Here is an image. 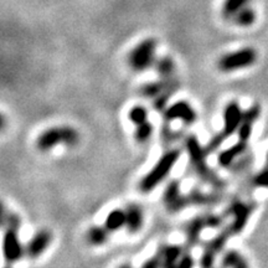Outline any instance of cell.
<instances>
[{
	"instance_id": "cell-22",
	"label": "cell",
	"mask_w": 268,
	"mask_h": 268,
	"mask_svg": "<svg viewBox=\"0 0 268 268\" xmlns=\"http://www.w3.org/2000/svg\"><path fill=\"white\" fill-rule=\"evenodd\" d=\"M222 267H235V268H245L249 266L246 259L236 250H227L221 259Z\"/></svg>"
},
{
	"instance_id": "cell-29",
	"label": "cell",
	"mask_w": 268,
	"mask_h": 268,
	"mask_svg": "<svg viewBox=\"0 0 268 268\" xmlns=\"http://www.w3.org/2000/svg\"><path fill=\"white\" fill-rule=\"evenodd\" d=\"M252 182L255 186L257 187H264V189H268V167L265 168L260 173H257L254 178H252Z\"/></svg>"
},
{
	"instance_id": "cell-30",
	"label": "cell",
	"mask_w": 268,
	"mask_h": 268,
	"mask_svg": "<svg viewBox=\"0 0 268 268\" xmlns=\"http://www.w3.org/2000/svg\"><path fill=\"white\" fill-rule=\"evenodd\" d=\"M205 217H206L207 227H210V229H220L224 225L225 217L221 216V215L207 214L205 215Z\"/></svg>"
},
{
	"instance_id": "cell-15",
	"label": "cell",
	"mask_w": 268,
	"mask_h": 268,
	"mask_svg": "<svg viewBox=\"0 0 268 268\" xmlns=\"http://www.w3.org/2000/svg\"><path fill=\"white\" fill-rule=\"evenodd\" d=\"M260 116H261V107H260V104H254L247 111L244 112L242 122L239 127V131H237V137H239L240 140L249 142L252 135V132H254L255 123L260 118Z\"/></svg>"
},
{
	"instance_id": "cell-4",
	"label": "cell",
	"mask_w": 268,
	"mask_h": 268,
	"mask_svg": "<svg viewBox=\"0 0 268 268\" xmlns=\"http://www.w3.org/2000/svg\"><path fill=\"white\" fill-rule=\"evenodd\" d=\"M157 40L148 37L138 42L128 54V65L135 72H143L157 62Z\"/></svg>"
},
{
	"instance_id": "cell-8",
	"label": "cell",
	"mask_w": 268,
	"mask_h": 268,
	"mask_svg": "<svg viewBox=\"0 0 268 268\" xmlns=\"http://www.w3.org/2000/svg\"><path fill=\"white\" fill-rule=\"evenodd\" d=\"M163 117L167 122L180 121L185 126H192L197 119V114L194 107L184 99L177 101L165 107V109L163 111Z\"/></svg>"
},
{
	"instance_id": "cell-26",
	"label": "cell",
	"mask_w": 268,
	"mask_h": 268,
	"mask_svg": "<svg viewBox=\"0 0 268 268\" xmlns=\"http://www.w3.org/2000/svg\"><path fill=\"white\" fill-rule=\"evenodd\" d=\"M153 133H154V126H153L152 122L147 121L144 123L135 126L134 139L138 143H140V144H144V143H147L152 138Z\"/></svg>"
},
{
	"instance_id": "cell-9",
	"label": "cell",
	"mask_w": 268,
	"mask_h": 268,
	"mask_svg": "<svg viewBox=\"0 0 268 268\" xmlns=\"http://www.w3.org/2000/svg\"><path fill=\"white\" fill-rule=\"evenodd\" d=\"M234 236L230 230V227H225L222 229L216 236L212 240H210L207 242V245L205 246L204 252L201 255V259H200V266L201 267H212L215 265V260H216L217 254L222 251L226 246L227 241L230 240V237Z\"/></svg>"
},
{
	"instance_id": "cell-3",
	"label": "cell",
	"mask_w": 268,
	"mask_h": 268,
	"mask_svg": "<svg viewBox=\"0 0 268 268\" xmlns=\"http://www.w3.org/2000/svg\"><path fill=\"white\" fill-rule=\"evenodd\" d=\"M80 134L74 127L57 126L45 129L36 139V148L42 153H47L59 144L75 147L79 144Z\"/></svg>"
},
{
	"instance_id": "cell-32",
	"label": "cell",
	"mask_w": 268,
	"mask_h": 268,
	"mask_svg": "<svg viewBox=\"0 0 268 268\" xmlns=\"http://www.w3.org/2000/svg\"><path fill=\"white\" fill-rule=\"evenodd\" d=\"M143 267L145 268H157V267H163V262L162 259H160L159 255H155V256H153L152 259L148 260L147 262H144L143 264Z\"/></svg>"
},
{
	"instance_id": "cell-18",
	"label": "cell",
	"mask_w": 268,
	"mask_h": 268,
	"mask_svg": "<svg viewBox=\"0 0 268 268\" xmlns=\"http://www.w3.org/2000/svg\"><path fill=\"white\" fill-rule=\"evenodd\" d=\"M189 205H199V206H207V205H215L221 201V196L212 192H204L201 190L192 189L189 194H186Z\"/></svg>"
},
{
	"instance_id": "cell-12",
	"label": "cell",
	"mask_w": 268,
	"mask_h": 268,
	"mask_svg": "<svg viewBox=\"0 0 268 268\" xmlns=\"http://www.w3.org/2000/svg\"><path fill=\"white\" fill-rule=\"evenodd\" d=\"M52 241V234L49 230H39L34 236L30 239L27 245L25 246V254L27 257L35 260L44 255Z\"/></svg>"
},
{
	"instance_id": "cell-2",
	"label": "cell",
	"mask_w": 268,
	"mask_h": 268,
	"mask_svg": "<svg viewBox=\"0 0 268 268\" xmlns=\"http://www.w3.org/2000/svg\"><path fill=\"white\" fill-rule=\"evenodd\" d=\"M180 157H181V150L180 149L174 148V149L167 150L158 159V162L153 165L152 169L142 178L139 185H138L139 191L143 194H149L158 185L162 184L173 172L177 163L179 162Z\"/></svg>"
},
{
	"instance_id": "cell-28",
	"label": "cell",
	"mask_w": 268,
	"mask_h": 268,
	"mask_svg": "<svg viewBox=\"0 0 268 268\" xmlns=\"http://www.w3.org/2000/svg\"><path fill=\"white\" fill-rule=\"evenodd\" d=\"M2 224H4L5 229H15L19 230L20 227V219L16 215L11 214V212H6V210H2Z\"/></svg>"
},
{
	"instance_id": "cell-23",
	"label": "cell",
	"mask_w": 268,
	"mask_h": 268,
	"mask_svg": "<svg viewBox=\"0 0 268 268\" xmlns=\"http://www.w3.org/2000/svg\"><path fill=\"white\" fill-rule=\"evenodd\" d=\"M251 0H225L222 4L221 14L226 20L234 19L235 15L250 4Z\"/></svg>"
},
{
	"instance_id": "cell-11",
	"label": "cell",
	"mask_w": 268,
	"mask_h": 268,
	"mask_svg": "<svg viewBox=\"0 0 268 268\" xmlns=\"http://www.w3.org/2000/svg\"><path fill=\"white\" fill-rule=\"evenodd\" d=\"M19 230L5 229L2 236V256L6 264H15L20 261L25 254V247L22 246L21 241L17 235Z\"/></svg>"
},
{
	"instance_id": "cell-14",
	"label": "cell",
	"mask_w": 268,
	"mask_h": 268,
	"mask_svg": "<svg viewBox=\"0 0 268 268\" xmlns=\"http://www.w3.org/2000/svg\"><path fill=\"white\" fill-rule=\"evenodd\" d=\"M207 227L206 217L204 216H195L190 220L185 226V246L186 250H191L199 242L201 237L202 231Z\"/></svg>"
},
{
	"instance_id": "cell-21",
	"label": "cell",
	"mask_w": 268,
	"mask_h": 268,
	"mask_svg": "<svg viewBox=\"0 0 268 268\" xmlns=\"http://www.w3.org/2000/svg\"><path fill=\"white\" fill-rule=\"evenodd\" d=\"M111 232L106 229V226H99V225H94L87 230L86 239L89 244L92 246H102L108 241V237Z\"/></svg>"
},
{
	"instance_id": "cell-7",
	"label": "cell",
	"mask_w": 268,
	"mask_h": 268,
	"mask_svg": "<svg viewBox=\"0 0 268 268\" xmlns=\"http://www.w3.org/2000/svg\"><path fill=\"white\" fill-rule=\"evenodd\" d=\"M163 202L167 211L170 214H178L185 207L190 206L186 194H182L181 185L178 180H170L168 182L163 192Z\"/></svg>"
},
{
	"instance_id": "cell-17",
	"label": "cell",
	"mask_w": 268,
	"mask_h": 268,
	"mask_svg": "<svg viewBox=\"0 0 268 268\" xmlns=\"http://www.w3.org/2000/svg\"><path fill=\"white\" fill-rule=\"evenodd\" d=\"M184 249L179 245H164L160 247L158 255L163 262V267H178L180 257H181Z\"/></svg>"
},
{
	"instance_id": "cell-25",
	"label": "cell",
	"mask_w": 268,
	"mask_h": 268,
	"mask_svg": "<svg viewBox=\"0 0 268 268\" xmlns=\"http://www.w3.org/2000/svg\"><path fill=\"white\" fill-rule=\"evenodd\" d=\"M128 119L134 126L149 121V112H148L147 107H144L143 104L132 106L128 111Z\"/></svg>"
},
{
	"instance_id": "cell-24",
	"label": "cell",
	"mask_w": 268,
	"mask_h": 268,
	"mask_svg": "<svg viewBox=\"0 0 268 268\" xmlns=\"http://www.w3.org/2000/svg\"><path fill=\"white\" fill-rule=\"evenodd\" d=\"M235 24L239 25L241 27H249L255 24L256 21V12L251 6H245L244 9L240 10L236 15L234 16Z\"/></svg>"
},
{
	"instance_id": "cell-27",
	"label": "cell",
	"mask_w": 268,
	"mask_h": 268,
	"mask_svg": "<svg viewBox=\"0 0 268 268\" xmlns=\"http://www.w3.org/2000/svg\"><path fill=\"white\" fill-rule=\"evenodd\" d=\"M163 89H164V84L159 79L158 81L147 82V84L143 85L140 87V93L144 97H148V98H157L162 93Z\"/></svg>"
},
{
	"instance_id": "cell-16",
	"label": "cell",
	"mask_w": 268,
	"mask_h": 268,
	"mask_svg": "<svg viewBox=\"0 0 268 268\" xmlns=\"http://www.w3.org/2000/svg\"><path fill=\"white\" fill-rule=\"evenodd\" d=\"M126 229L131 234H137L144 225V212L137 204H129L126 207Z\"/></svg>"
},
{
	"instance_id": "cell-31",
	"label": "cell",
	"mask_w": 268,
	"mask_h": 268,
	"mask_svg": "<svg viewBox=\"0 0 268 268\" xmlns=\"http://www.w3.org/2000/svg\"><path fill=\"white\" fill-rule=\"evenodd\" d=\"M195 265L194 257L190 254L189 250L185 249L182 252L181 257H180L179 262H178V267H192Z\"/></svg>"
},
{
	"instance_id": "cell-5",
	"label": "cell",
	"mask_w": 268,
	"mask_h": 268,
	"mask_svg": "<svg viewBox=\"0 0 268 268\" xmlns=\"http://www.w3.org/2000/svg\"><path fill=\"white\" fill-rule=\"evenodd\" d=\"M257 61V52L252 47H242L236 51L227 52L217 60V69L224 74L247 69Z\"/></svg>"
},
{
	"instance_id": "cell-6",
	"label": "cell",
	"mask_w": 268,
	"mask_h": 268,
	"mask_svg": "<svg viewBox=\"0 0 268 268\" xmlns=\"http://www.w3.org/2000/svg\"><path fill=\"white\" fill-rule=\"evenodd\" d=\"M254 205L247 204L239 199H235L230 202L229 207H227V215L232 217L231 224L229 225L232 235H239L244 231L252 212H254Z\"/></svg>"
},
{
	"instance_id": "cell-20",
	"label": "cell",
	"mask_w": 268,
	"mask_h": 268,
	"mask_svg": "<svg viewBox=\"0 0 268 268\" xmlns=\"http://www.w3.org/2000/svg\"><path fill=\"white\" fill-rule=\"evenodd\" d=\"M155 69H157L158 76H159V79L162 80L163 82L177 79V77H175V64L172 57L165 56L157 60V62H155Z\"/></svg>"
},
{
	"instance_id": "cell-33",
	"label": "cell",
	"mask_w": 268,
	"mask_h": 268,
	"mask_svg": "<svg viewBox=\"0 0 268 268\" xmlns=\"http://www.w3.org/2000/svg\"><path fill=\"white\" fill-rule=\"evenodd\" d=\"M266 163H267V165H268V152H267V154H266Z\"/></svg>"
},
{
	"instance_id": "cell-19",
	"label": "cell",
	"mask_w": 268,
	"mask_h": 268,
	"mask_svg": "<svg viewBox=\"0 0 268 268\" xmlns=\"http://www.w3.org/2000/svg\"><path fill=\"white\" fill-rule=\"evenodd\" d=\"M126 210L113 209L107 214L103 225L112 234V232H117L126 227Z\"/></svg>"
},
{
	"instance_id": "cell-1",
	"label": "cell",
	"mask_w": 268,
	"mask_h": 268,
	"mask_svg": "<svg viewBox=\"0 0 268 268\" xmlns=\"http://www.w3.org/2000/svg\"><path fill=\"white\" fill-rule=\"evenodd\" d=\"M184 145L185 150H186L187 153V157H189L190 167L194 170L195 174H196L202 181H205L206 184H210L211 186H214L215 189H224L225 181L211 169V167L207 164L206 148L202 147L196 135H186V138H185L184 140Z\"/></svg>"
},
{
	"instance_id": "cell-10",
	"label": "cell",
	"mask_w": 268,
	"mask_h": 268,
	"mask_svg": "<svg viewBox=\"0 0 268 268\" xmlns=\"http://www.w3.org/2000/svg\"><path fill=\"white\" fill-rule=\"evenodd\" d=\"M242 117H244V111H242L239 102H229L224 108V113H222V131L219 134L226 140L227 138L237 133L240 124L242 122Z\"/></svg>"
},
{
	"instance_id": "cell-13",
	"label": "cell",
	"mask_w": 268,
	"mask_h": 268,
	"mask_svg": "<svg viewBox=\"0 0 268 268\" xmlns=\"http://www.w3.org/2000/svg\"><path fill=\"white\" fill-rule=\"evenodd\" d=\"M247 149H249V142L239 139L231 147L220 150L219 154H217V164L222 169H229L230 167H232L235 160L241 157L242 154H245Z\"/></svg>"
}]
</instances>
